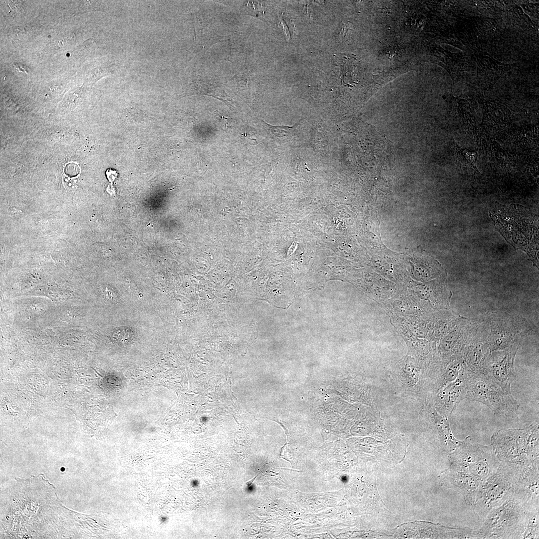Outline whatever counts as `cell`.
<instances>
[{
	"label": "cell",
	"mask_w": 539,
	"mask_h": 539,
	"mask_svg": "<svg viewBox=\"0 0 539 539\" xmlns=\"http://www.w3.org/2000/svg\"><path fill=\"white\" fill-rule=\"evenodd\" d=\"M532 509L513 494L483 520L482 527L477 530L479 538H521Z\"/></svg>",
	"instance_id": "cell-1"
},
{
	"label": "cell",
	"mask_w": 539,
	"mask_h": 539,
	"mask_svg": "<svg viewBox=\"0 0 539 539\" xmlns=\"http://www.w3.org/2000/svg\"><path fill=\"white\" fill-rule=\"evenodd\" d=\"M466 398L481 402L495 415L517 414L520 403L482 372H473L468 382Z\"/></svg>",
	"instance_id": "cell-2"
},
{
	"label": "cell",
	"mask_w": 539,
	"mask_h": 539,
	"mask_svg": "<svg viewBox=\"0 0 539 539\" xmlns=\"http://www.w3.org/2000/svg\"><path fill=\"white\" fill-rule=\"evenodd\" d=\"M513 479L512 470L501 463L497 471L482 482L472 506L479 518L483 521L513 494Z\"/></svg>",
	"instance_id": "cell-3"
},
{
	"label": "cell",
	"mask_w": 539,
	"mask_h": 539,
	"mask_svg": "<svg viewBox=\"0 0 539 539\" xmlns=\"http://www.w3.org/2000/svg\"><path fill=\"white\" fill-rule=\"evenodd\" d=\"M452 452L453 462L483 481L492 475L501 463L491 445L473 443L470 436Z\"/></svg>",
	"instance_id": "cell-4"
},
{
	"label": "cell",
	"mask_w": 539,
	"mask_h": 539,
	"mask_svg": "<svg viewBox=\"0 0 539 539\" xmlns=\"http://www.w3.org/2000/svg\"><path fill=\"white\" fill-rule=\"evenodd\" d=\"M526 428L501 429L492 437V447L500 463L512 470L532 464L533 460L528 454L525 441Z\"/></svg>",
	"instance_id": "cell-5"
},
{
	"label": "cell",
	"mask_w": 539,
	"mask_h": 539,
	"mask_svg": "<svg viewBox=\"0 0 539 539\" xmlns=\"http://www.w3.org/2000/svg\"><path fill=\"white\" fill-rule=\"evenodd\" d=\"M482 321L490 353L505 349L525 334L523 321L501 313H492Z\"/></svg>",
	"instance_id": "cell-6"
},
{
	"label": "cell",
	"mask_w": 539,
	"mask_h": 539,
	"mask_svg": "<svg viewBox=\"0 0 539 539\" xmlns=\"http://www.w3.org/2000/svg\"><path fill=\"white\" fill-rule=\"evenodd\" d=\"M520 343L517 340L505 349L491 352L481 371L509 394H512L511 384L516 378L514 362Z\"/></svg>",
	"instance_id": "cell-7"
},
{
	"label": "cell",
	"mask_w": 539,
	"mask_h": 539,
	"mask_svg": "<svg viewBox=\"0 0 539 539\" xmlns=\"http://www.w3.org/2000/svg\"><path fill=\"white\" fill-rule=\"evenodd\" d=\"M473 372L465 363L456 379L430 397L429 405L448 418L461 400L466 398L468 382Z\"/></svg>",
	"instance_id": "cell-8"
},
{
	"label": "cell",
	"mask_w": 539,
	"mask_h": 539,
	"mask_svg": "<svg viewBox=\"0 0 539 539\" xmlns=\"http://www.w3.org/2000/svg\"><path fill=\"white\" fill-rule=\"evenodd\" d=\"M464 363L460 354L446 358L437 355L425 368L426 385L432 396L455 380Z\"/></svg>",
	"instance_id": "cell-9"
},
{
	"label": "cell",
	"mask_w": 539,
	"mask_h": 539,
	"mask_svg": "<svg viewBox=\"0 0 539 539\" xmlns=\"http://www.w3.org/2000/svg\"><path fill=\"white\" fill-rule=\"evenodd\" d=\"M512 471L513 494L528 508H539V460Z\"/></svg>",
	"instance_id": "cell-10"
},
{
	"label": "cell",
	"mask_w": 539,
	"mask_h": 539,
	"mask_svg": "<svg viewBox=\"0 0 539 539\" xmlns=\"http://www.w3.org/2000/svg\"><path fill=\"white\" fill-rule=\"evenodd\" d=\"M490 353L487 341V333L481 319L461 351L466 364L474 372H481Z\"/></svg>",
	"instance_id": "cell-11"
},
{
	"label": "cell",
	"mask_w": 539,
	"mask_h": 539,
	"mask_svg": "<svg viewBox=\"0 0 539 539\" xmlns=\"http://www.w3.org/2000/svg\"><path fill=\"white\" fill-rule=\"evenodd\" d=\"M478 323L477 319L462 317L454 328L437 342V352L438 357L446 358L460 354Z\"/></svg>",
	"instance_id": "cell-12"
},
{
	"label": "cell",
	"mask_w": 539,
	"mask_h": 539,
	"mask_svg": "<svg viewBox=\"0 0 539 539\" xmlns=\"http://www.w3.org/2000/svg\"><path fill=\"white\" fill-rule=\"evenodd\" d=\"M444 480L448 487L460 492L472 506L483 482L455 462L445 472Z\"/></svg>",
	"instance_id": "cell-13"
},
{
	"label": "cell",
	"mask_w": 539,
	"mask_h": 539,
	"mask_svg": "<svg viewBox=\"0 0 539 539\" xmlns=\"http://www.w3.org/2000/svg\"><path fill=\"white\" fill-rule=\"evenodd\" d=\"M415 291L433 310L449 309L452 293L446 285L445 277L423 285Z\"/></svg>",
	"instance_id": "cell-14"
},
{
	"label": "cell",
	"mask_w": 539,
	"mask_h": 539,
	"mask_svg": "<svg viewBox=\"0 0 539 539\" xmlns=\"http://www.w3.org/2000/svg\"><path fill=\"white\" fill-rule=\"evenodd\" d=\"M462 317L449 309H441L433 313L427 324L428 340L438 342L454 328Z\"/></svg>",
	"instance_id": "cell-15"
},
{
	"label": "cell",
	"mask_w": 539,
	"mask_h": 539,
	"mask_svg": "<svg viewBox=\"0 0 539 539\" xmlns=\"http://www.w3.org/2000/svg\"><path fill=\"white\" fill-rule=\"evenodd\" d=\"M428 408L429 416L438 434L445 446L452 451L460 444L461 441L456 439L453 435L448 418L441 415L431 406L428 405Z\"/></svg>",
	"instance_id": "cell-16"
},
{
	"label": "cell",
	"mask_w": 539,
	"mask_h": 539,
	"mask_svg": "<svg viewBox=\"0 0 539 539\" xmlns=\"http://www.w3.org/2000/svg\"><path fill=\"white\" fill-rule=\"evenodd\" d=\"M400 365L399 379L403 385L409 389H417L419 390L421 387L420 382V366H417L415 362L410 356L407 357Z\"/></svg>",
	"instance_id": "cell-17"
},
{
	"label": "cell",
	"mask_w": 539,
	"mask_h": 539,
	"mask_svg": "<svg viewBox=\"0 0 539 539\" xmlns=\"http://www.w3.org/2000/svg\"><path fill=\"white\" fill-rule=\"evenodd\" d=\"M539 509L530 511L525 530L522 539H536L539 537Z\"/></svg>",
	"instance_id": "cell-18"
},
{
	"label": "cell",
	"mask_w": 539,
	"mask_h": 539,
	"mask_svg": "<svg viewBox=\"0 0 539 539\" xmlns=\"http://www.w3.org/2000/svg\"><path fill=\"white\" fill-rule=\"evenodd\" d=\"M268 129L276 137L286 141H290L296 136L297 124L292 126H274L265 122Z\"/></svg>",
	"instance_id": "cell-19"
},
{
	"label": "cell",
	"mask_w": 539,
	"mask_h": 539,
	"mask_svg": "<svg viewBox=\"0 0 539 539\" xmlns=\"http://www.w3.org/2000/svg\"><path fill=\"white\" fill-rule=\"evenodd\" d=\"M460 152L462 155L466 159V161L468 163H470V165L475 169H477L476 167V162L477 160V152L476 151H470L467 149H460Z\"/></svg>",
	"instance_id": "cell-20"
},
{
	"label": "cell",
	"mask_w": 539,
	"mask_h": 539,
	"mask_svg": "<svg viewBox=\"0 0 539 539\" xmlns=\"http://www.w3.org/2000/svg\"><path fill=\"white\" fill-rule=\"evenodd\" d=\"M105 173L107 179L111 184V187H112V183L117 178L118 176L116 171L112 169H107Z\"/></svg>",
	"instance_id": "cell-21"
},
{
	"label": "cell",
	"mask_w": 539,
	"mask_h": 539,
	"mask_svg": "<svg viewBox=\"0 0 539 539\" xmlns=\"http://www.w3.org/2000/svg\"><path fill=\"white\" fill-rule=\"evenodd\" d=\"M259 475V474H257L254 478H253L252 480H250L249 481H248V482H247L246 483V484L247 485L248 487H250L251 486V485L254 482V480L256 479V478L258 477V476Z\"/></svg>",
	"instance_id": "cell-22"
}]
</instances>
